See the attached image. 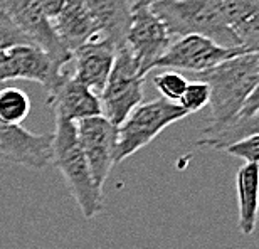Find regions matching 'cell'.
I'll return each instance as SVG.
<instances>
[{
	"label": "cell",
	"mask_w": 259,
	"mask_h": 249,
	"mask_svg": "<svg viewBox=\"0 0 259 249\" xmlns=\"http://www.w3.org/2000/svg\"><path fill=\"white\" fill-rule=\"evenodd\" d=\"M226 22L247 53H259V0H224Z\"/></svg>",
	"instance_id": "cell-16"
},
{
	"label": "cell",
	"mask_w": 259,
	"mask_h": 249,
	"mask_svg": "<svg viewBox=\"0 0 259 249\" xmlns=\"http://www.w3.org/2000/svg\"><path fill=\"white\" fill-rule=\"evenodd\" d=\"M64 4H66V0H40V5H42L46 15H48L51 20H54L58 17L59 12L64 7Z\"/></svg>",
	"instance_id": "cell-25"
},
{
	"label": "cell",
	"mask_w": 259,
	"mask_h": 249,
	"mask_svg": "<svg viewBox=\"0 0 259 249\" xmlns=\"http://www.w3.org/2000/svg\"><path fill=\"white\" fill-rule=\"evenodd\" d=\"M209 98H210V91L209 86L205 85L204 81H189L187 88H185L182 98L179 100L177 105L182 108V110L187 111V115H192L197 113L209 105Z\"/></svg>",
	"instance_id": "cell-21"
},
{
	"label": "cell",
	"mask_w": 259,
	"mask_h": 249,
	"mask_svg": "<svg viewBox=\"0 0 259 249\" xmlns=\"http://www.w3.org/2000/svg\"><path fill=\"white\" fill-rule=\"evenodd\" d=\"M189 79L184 74H180L177 71H165L160 72L153 77V85L160 91V95L163 96V100L179 103L182 98L185 88H187Z\"/></svg>",
	"instance_id": "cell-20"
},
{
	"label": "cell",
	"mask_w": 259,
	"mask_h": 249,
	"mask_svg": "<svg viewBox=\"0 0 259 249\" xmlns=\"http://www.w3.org/2000/svg\"><path fill=\"white\" fill-rule=\"evenodd\" d=\"M209 86L212 108L207 127L219 128L234 121L259 81V53H244L197 74Z\"/></svg>",
	"instance_id": "cell-1"
},
{
	"label": "cell",
	"mask_w": 259,
	"mask_h": 249,
	"mask_svg": "<svg viewBox=\"0 0 259 249\" xmlns=\"http://www.w3.org/2000/svg\"><path fill=\"white\" fill-rule=\"evenodd\" d=\"M172 43V35L152 9L133 7L125 48L137 61L143 76L155 69L157 61L167 53Z\"/></svg>",
	"instance_id": "cell-7"
},
{
	"label": "cell",
	"mask_w": 259,
	"mask_h": 249,
	"mask_svg": "<svg viewBox=\"0 0 259 249\" xmlns=\"http://www.w3.org/2000/svg\"><path fill=\"white\" fill-rule=\"evenodd\" d=\"M236 194L239 207L241 234L249 236L256 231L259 216V163H244L236 174Z\"/></svg>",
	"instance_id": "cell-17"
},
{
	"label": "cell",
	"mask_w": 259,
	"mask_h": 249,
	"mask_svg": "<svg viewBox=\"0 0 259 249\" xmlns=\"http://www.w3.org/2000/svg\"><path fill=\"white\" fill-rule=\"evenodd\" d=\"M53 27L61 44L69 51L71 56L81 46L103 40L95 19L82 0H66L63 10L53 20Z\"/></svg>",
	"instance_id": "cell-14"
},
{
	"label": "cell",
	"mask_w": 259,
	"mask_h": 249,
	"mask_svg": "<svg viewBox=\"0 0 259 249\" xmlns=\"http://www.w3.org/2000/svg\"><path fill=\"white\" fill-rule=\"evenodd\" d=\"M53 165L63 175L86 219H93L103 209V189L95 184L90 165L81 148L76 123L56 120L53 133Z\"/></svg>",
	"instance_id": "cell-3"
},
{
	"label": "cell",
	"mask_w": 259,
	"mask_h": 249,
	"mask_svg": "<svg viewBox=\"0 0 259 249\" xmlns=\"http://www.w3.org/2000/svg\"><path fill=\"white\" fill-rule=\"evenodd\" d=\"M19 44H32V43L4 14H0V51Z\"/></svg>",
	"instance_id": "cell-23"
},
{
	"label": "cell",
	"mask_w": 259,
	"mask_h": 249,
	"mask_svg": "<svg viewBox=\"0 0 259 249\" xmlns=\"http://www.w3.org/2000/svg\"><path fill=\"white\" fill-rule=\"evenodd\" d=\"M93 15L105 43L125 48V39L133 12V0H82Z\"/></svg>",
	"instance_id": "cell-15"
},
{
	"label": "cell",
	"mask_w": 259,
	"mask_h": 249,
	"mask_svg": "<svg viewBox=\"0 0 259 249\" xmlns=\"http://www.w3.org/2000/svg\"><path fill=\"white\" fill-rule=\"evenodd\" d=\"M257 111H259V81H257V86L254 88V91H252L251 96L247 98L246 105H244V108H242V111L239 113V116H237V118L252 116Z\"/></svg>",
	"instance_id": "cell-24"
},
{
	"label": "cell",
	"mask_w": 259,
	"mask_h": 249,
	"mask_svg": "<svg viewBox=\"0 0 259 249\" xmlns=\"http://www.w3.org/2000/svg\"><path fill=\"white\" fill-rule=\"evenodd\" d=\"M244 53L247 51L242 48L227 49L202 35H184L174 39L167 53L157 61L155 69L163 67L168 71H192L195 74H200Z\"/></svg>",
	"instance_id": "cell-9"
},
{
	"label": "cell",
	"mask_w": 259,
	"mask_h": 249,
	"mask_svg": "<svg viewBox=\"0 0 259 249\" xmlns=\"http://www.w3.org/2000/svg\"><path fill=\"white\" fill-rule=\"evenodd\" d=\"M222 152L231 155V157L244 160L246 163H259V133L237 140L229 147H226Z\"/></svg>",
	"instance_id": "cell-22"
},
{
	"label": "cell",
	"mask_w": 259,
	"mask_h": 249,
	"mask_svg": "<svg viewBox=\"0 0 259 249\" xmlns=\"http://www.w3.org/2000/svg\"><path fill=\"white\" fill-rule=\"evenodd\" d=\"M254 133H259V111L247 118H236L234 121L219 128L205 127L197 138V145L222 152L231 143Z\"/></svg>",
	"instance_id": "cell-18"
},
{
	"label": "cell",
	"mask_w": 259,
	"mask_h": 249,
	"mask_svg": "<svg viewBox=\"0 0 259 249\" xmlns=\"http://www.w3.org/2000/svg\"><path fill=\"white\" fill-rule=\"evenodd\" d=\"M145 76L126 48L116 51L113 69L100 95L106 120L120 127L135 108L143 103Z\"/></svg>",
	"instance_id": "cell-5"
},
{
	"label": "cell",
	"mask_w": 259,
	"mask_h": 249,
	"mask_svg": "<svg viewBox=\"0 0 259 249\" xmlns=\"http://www.w3.org/2000/svg\"><path fill=\"white\" fill-rule=\"evenodd\" d=\"M157 2H163V0H133V7H150Z\"/></svg>",
	"instance_id": "cell-26"
},
{
	"label": "cell",
	"mask_w": 259,
	"mask_h": 249,
	"mask_svg": "<svg viewBox=\"0 0 259 249\" xmlns=\"http://www.w3.org/2000/svg\"><path fill=\"white\" fill-rule=\"evenodd\" d=\"M116 51V48L103 40L81 46L72 53L71 61H74V72L71 76L96 95H101L113 69Z\"/></svg>",
	"instance_id": "cell-13"
},
{
	"label": "cell",
	"mask_w": 259,
	"mask_h": 249,
	"mask_svg": "<svg viewBox=\"0 0 259 249\" xmlns=\"http://www.w3.org/2000/svg\"><path fill=\"white\" fill-rule=\"evenodd\" d=\"M185 116H189L187 111L182 110L177 103L167 101L163 98L142 103L118 127L115 165L147 147L165 128L184 120Z\"/></svg>",
	"instance_id": "cell-4"
},
{
	"label": "cell",
	"mask_w": 259,
	"mask_h": 249,
	"mask_svg": "<svg viewBox=\"0 0 259 249\" xmlns=\"http://www.w3.org/2000/svg\"><path fill=\"white\" fill-rule=\"evenodd\" d=\"M0 158L34 170L49 167L53 165V133L35 135L0 120Z\"/></svg>",
	"instance_id": "cell-11"
},
{
	"label": "cell",
	"mask_w": 259,
	"mask_h": 249,
	"mask_svg": "<svg viewBox=\"0 0 259 249\" xmlns=\"http://www.w3.org/2000/svg\"><path fill=\"white\" fill-rule=\"evenodd\" d=\"M0 14H4L30 43L39 46L59 67L71 62L72 56L56 34L53 20L46 15L40 0H0Z\"/></svg>",
	"instance_id": "cell-6"
},
{
	"label": "cell",
	"mask_w": 259,
	"mask_h": 249,
	"mask_svg": "<svg viewBox=\"0 0 259 249\" xmlns=\"http://www.w3.org/2000/svg\"><path fill=\"white\" fill-rule=\"evenodd\" d=\"M30 113V100L27 93L19 88L0 90V120L7 124L20 127Z\"/></svg>",
	"instance_id": "cell-19"
},
{
	"label": "cell",
	"mask_w": 259,
	"mask_h": 249,
	"mask_svg": "<svg viewBox=\"0 0 259 249\" xmlns=\"http://www.w3.org/2000/svg\"><path fill=\"white\" fill-rule=\"evenodd\" d=\"M66 74L63 67L56 64L39 46L19 44L0 51V82L10 79L35 81L49 95Z\"/></svg>",
	"instance_id": "cell-8"
},
{
	"label": "cell",
	"mask_w": 259,
	"mask_h": 249,
	"mask_svg": "<svg viewBox=\"0 0 259 249\" xmlns=\"http://www.w3.org/2000/svg\"><path fill=\"white\" fill-rule=\"evenodd\" d=\"M172 39L202 35L227 49L241 48L226 22L224 0H163L150 5Z\"/></svg>",
	"instance_id": "cell-2"
},
{
	"label": "cell",
	"mask_w": 259,
	"mask_h": 249,
	"mask_svg": "<svg viewBox=\"0 0 259 249\" xmlns=\"http://www.w3.org/2000/svg\"><path fill=\"white\" fill-rule=\"evenodd\" d=\"M48 105L53 106L56 120L76 123L84 118L103 115L100 95L76 81L69 72L59 82V86L48 95Z\"/></svg>",
	"instance_id": "cell-12"
},
{
	"label": "cell",
	"mask_w": 259,
	"mask_h": 249,
	"mask_svg": "<svg viewBox=\"0 0 259 249\" xmlns=\"http://www.w3.org/2000/svg\"><path fill=\"white\" fill-rule=\"evenodd\" d=\"M76 128L95 184L103 189L115 165L118 127L101 115L76 121Z\"/></svg>",
	"instance_id": "cell-10"
}]
</instances>
